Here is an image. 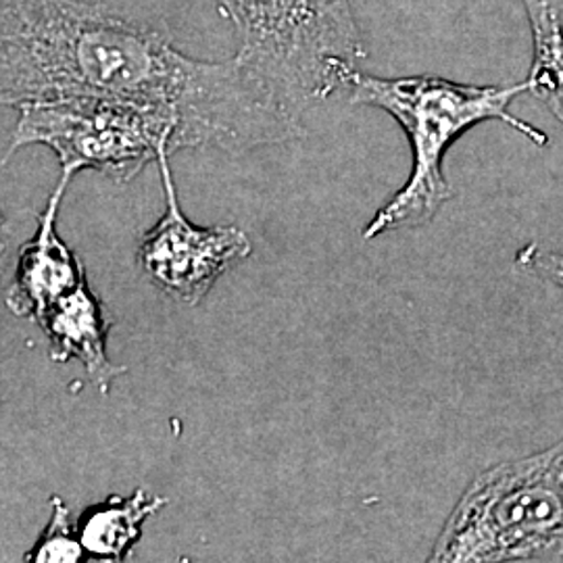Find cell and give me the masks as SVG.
Instances as JSON below:
<instances>
[{
	"label": "cell",
	"mask_w": 563,
	"mask_h": 563,
	"mask_svg": "<svg viewBox=\"0 0 563 563\" xmlns=\"http://www.w3.org/2000/svg\"><path fill=\"white\" fill-rule=\"evenodd\" d=\"M532 30V92L563 123V0H522Z\"/></svg>",
	"instance_id": "10"
},
{
	"label": "cell",
	"mask_w": 563,
	"mask_h": 563,
	"mask_svg": "<svg viewBox=\"0 0 563 563\" xmlns=\"http://www.w3.org/2000/svg\"><path fill=\"white\" fill-rule=\"evenodd\" d=\"M159 155L165 213L142 234L136 260L142 274L172 301L197 307L211 292L216 282L249 260L253 244L239 225L199 228L181 211L169 157Z\"/></svg>",
	"instance_id": "6"
},
{
	"label": "cell",
	"mask_w": 563,
	"mask_h": 563,
	"mask_svg": "<svg viewBox=\"0 0 563 563\" xmlns=\"http://www.w3.org/2000/svg\"><path fill=\"white\" fill-rule=\"evenodd\" d=\"M526 90V81L472 86L439 76L378 78L357 71L346 86L349 101L388 113L407 134L413 155L409 178L363 228V239L374 241L388 232L420 228L437 218L453 197L444 176V155L474 125L504 121L528 141L544 146L547 134L509 111V104Z\"/></svg>",
	"instance_id": "2"
},
{
	"label": "cell",
	"mask_w": 563,
	"mask_h": 563,
	"mask_svg": "<svg viewBox=\"0 0 563 563\" xmlns=\"http://www.w3.org/2000/svg\"><path fill=\"white\" fill-rule=\"evenodd\" d=\"M48 339V357L55 363L80 362L102 395L111 384L128 372L125 365L109 360V332L111 322L104 313L101 299L88 284V276L60 297L38 322Z\"/></svg>",
	"instance_id": "8"
},
{
	"label": "cell",
	"mask_w": 563,
	"mask_h": 563,
	"mask_svg": "<svg viewBox=\"0 0 563 563\" xmlns=\"http://www.w3.org/2000/svg\"><path fill=\"white\" fill-rule=\"evenodd\" d=\"M165 505V497L136 488L130 497L111 495L102 504L88 507L78 520L81 544L88 553V560L123 562L141 541L144 522Z\"/></svg>",
	"instance_id": "9"
},
{
	"label": "cell",
	"mask_w": 563,
	"mask_h": 563,
	"mask_svg": "<svg viewBox=\"0 0 563 563\" xmlns=\"http://www.w3.org/2000/svg\"><path fill=\"white\" fill-rule=\"evenodd\" d=\"M51 518L44 526L36 544L23 555L30 563H80L88 560L81 544L78 522L71 520V511L60 497H51Z\"/></svg>",
	"instance_id": "11"
},
{
	"label": "cell",
	"mask_w": 563,
	"mask_h": 563,
	"mask_svg": "<svg viewBox=\"0 0 563 563\" xmlns=\"http://www.w3.org/2000/svg\"><path fill=\"white\" fill-rule=\"evenodd\" d=\"M9 136L4 162L25 146L51 148L60 176L74 180L84 169L115 184L134 180L163 151L184 148L180 123L172 115L134 102L69 97L30 102Z\"/></svg>",
	"instance_id": "5"
},
{
	"label": "cell",
	"mask_w": 563,
	"mask_h": 563,
	"mask_svg": "<svg viewBox=\"0 0 563 563\" xmlns=\"http://www.w3.org/2000/svg\"><path fill=\"white\" fill-rule=\"evenodd\" d=\"M236 30V59L302 113L346 90L365 59L351 0H216Z\"/></svg>",
	"instance_id": "4"
},
{
	"label": "cell",
	"mask_w": 563,
	"mask_h": 563,
	"mask_svg": "<svg viewBox=\"0 0 563 563\" xmlns=\"http://www.w3.org/2000/svg\"><path fill=\"white\" fill-rule=\"evenodd\" d=\"M516 263L526 272L537 274L544 280L553 282L563 288V253L544 251L543 246H539L537 242H530L518 251Z\"/></svg>",
	"instance_id": "12"
},
{
	"label": "cell",
	"mask_w": 563,
	"mask_h": 563,
	"mask_svg": "<svg viewBox=\"0 0 563 563\" xmlns=\"http://www.w3.org/2000/svg\"><path fill=\"white\" fill-rule=\"evenodd\" d=\"M97 97L134 102L180 123L184 148L241 155L299 141L302 111L228 60L195 59L159 27L86 0H0V101Z\"/></svg>",
	"instance_id": "1"
},
{
	"label": "cell",
	"mask_w": 563,
	"mask_h": 563,
	"mask_svg": "<svg viewBox=\"0 0 563 563\" xmlns=\"http://www.w3.org/2000/svg\"><path fill=\"white\" fill-rule=\"evenodd\" d=\"M563 560V441L484 470L432 549L434 563Z\"/></svg>",
	"instance_id": "3"
},
{
	"label": "cell",
	"mask_w": 563,
	"mask_h": 563,
	"mask_svg": "<svg viewBox=\"0 0 563 563\" xmlns=\"http://www.w3.org/2000/svg\"><path fill=\"white\" fill-rule=\"evenodd\" d=\"M69 178L60 176L44 211L38 216L34 236L20 249L15 274L7 286L4 302L9 311L23 320L41 322L46 311L71 292L86 276L76 253L63 242L57 232L59 207Z\"/></svg>",
	"instance_id": "7"
}]
</instances>
